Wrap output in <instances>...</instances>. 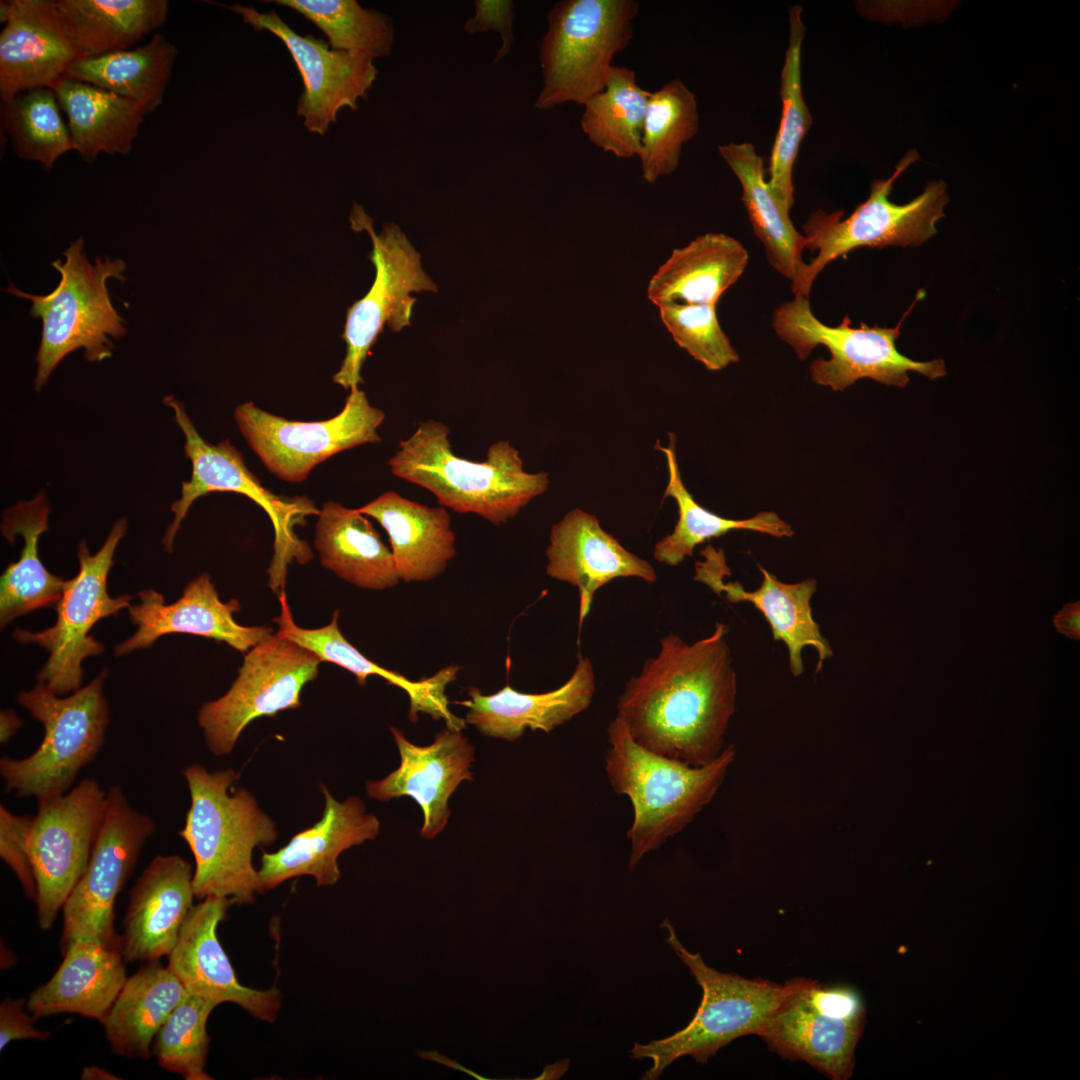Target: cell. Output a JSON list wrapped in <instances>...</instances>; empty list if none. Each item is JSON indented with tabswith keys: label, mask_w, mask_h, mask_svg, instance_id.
<instances>
[{
	"label": "cell",
	"mask_w": 1080,
	"mask_h": 1080,
	"mask_svg": "<svg viewBox=\"0 0 1080 1080\" xmlns=\"http://www.w3.org/2000/svg\"><path fill=\"white\" fill-rule=\"evenodd\" d=\"M728 628L692 644L670 633L660 651L631 677L617 702V718L641 746L691 766L705 765L725 748L735 712L737 675Z\"/></svg>",
	"instance_id": "6da1fadb"
},
{
	"label": "cell",
	"mask_w": 1080,
	"mask_h": 1080,
	"mask_svg": "<svg viewBox=\"0 0 1080 1080\" xmlns=\"http://www.w3.org/2000/svg\"><path fill=\"white\" fill-rule=\"evenodd\" d=\"M191 804L179 832L194 860L195 898L228 899L251 904L264 892L253 865L255 847L269 846L278 833L274 821L244 788H235L232 769L210 772L200 764L186 767Z\"/></svg>",
	"instance_id": "7a4b0ae2"
},
{
	"label": "cell",
	"mask_w": 1080,
	"mask_h": 1080,
	"mask_svg": "<svg viewBox=\"0 0 1080 1080\" xmlns=\"http://www.w3.org/2000/svg\"><path fill=\"white\" fill-rule=\"evenodd\" d=\"M449 434L441 421L420 422L389 459L391 472L430 491L441 506L476 514L493 525L514 518L548 489V474L525 471L508 440L491 444L484 461H472L452 451Z\"/></svg>",
	"instance_id": "3957f363"
},
{
	"label": "cell",
	"mask_w": 1080,
	"mask_h": 1080,
	"mask_svg": "<svg viewBox=\"0 0 1080 1080\" xmlns=\"http://www.w3.org/2000/svg\"><path fill=\"white\" fill-rule=\"evenodd\" d=\"M605 772L618 795L629 798L633 821L628 869L681 832L714 798L736 752L727 746L711 762L691 766L638 744L617 717L607 727Z\"/></svg>",
	"instance_id": "277c9868"
},
{
	"label": "cell",
	"mask_w": 1080,
	"mask_h": 1080,
	"mask_svg": "<svg viewBox=\"0 0 1080 1080\" xmlns=\"http://www.w3.org/2000/svg\"><path fill=\"white\" fill-rule=\"evenodd\" d=\"M661 926L668 931L667 944L689 968L703 994L694 1017L683 1029L647 1044L634 1043L630 1057L652 1061L651 1068L641 1077L645 1080L658 1079L670 1064L683 1056L706 1063L733 1040L746 1035L759 1036L802 979L796 977L778 984L720 972L709 967L699 952L691 953L684 947L667 918Z\"/></svg>",
	"instance_id": "5b68a950"
},
{
	"label": "cell",
	"mask_w": 1080,
	"mask_h": 1080,
	"mask_svg": "<svg viewBox=\"0 0 1080 1080\" xmlns=\"http://www.w3.org/2000/svg\"><path fill=\"white\" fill-rule=\"evenodd\" d=\"M107 676L104 669L66 697L41 681L19 693V704L42 724L44 736L27 757H1L0 775L6 793L40 800L62 795L71 788L80 770L96 758L104 743L109 724V707L103 694Z\"/></svg>",
	"instance_id": "8992f818"
},
{
	"label": "cell",
	"mask_w": 1080,
	"mask_h": 1080,
	"mask_svg": "<svg viewBox=\"0 0 1080 1080\" xmlns=\"http://www.w3.org/2000/svg\"><path fill=\"white\" fill-rule=\"evenodd\" d=\"M52 266L60 273L56 288L46 295L25 293L10 285L5 291L32 302L30 314L42 320L36 356L35 389L39 390L56 366L71 352L84 350L88 361L111 357L112 339L126 333L125 321L112 305L107 280L124 281L126 265L120 259L96 258L92 264L79 238Z\"/></svg>",
	"instance_id": "52a82bcc"
},
{
	"label": "cell",
	"mask_w": 1080,
	"mask_h": 1080,
	"mask_svg": "<svg viewBox=\"0 0 1080 1080\" xmlns=\"http://www.w3.org/2000/svg\"><path fill=\"white\" fill-rule=\"evenodd\" d=\"M634 0H562L548 13L540 44L542 89L535 107L584 105L600 93L613 57L633 38Z\"/></svg>",
	"instance_id": "ba28073f"
},
{
	"label": "cell",
	"mask_w": 1080,
	"mask_h": 1080,
	"mask_svg": "<svg viewBox=\"0 0 1080 1080\" xmlns=\"http://www.w3.org/2000/svg\"><path fill=\"white\" fill-rule=\"evenodd\" d=\"M919 158L910 150L887 179L873 181L868 198L843 218V211H814L804 225L805 249L818 251L792 283L795 297L809 298L812 284L830 262L860 247L919 246L937 232L949 202L943 181L928 183L924 191L906 204L889 199L896 179Z\"/></svg>",
	"instance_id": "9c48e42d"
},
{
	"label": "cell",
	"mask_w": 1080,
	"mask_h": 1080,
	"mask_svg": "<svg viewBox=\"0 0 1080 1080\" xmlns=\"http://www.w3.org/2000/svg\"><path fill=\"white\" fill-rule=\"evenodd\" d=\"M904 318L896 327H870L865 323L853 327L845 316L839 325L829 326L813 314L809 298L795 297L774 311L772 325L800 360H805L818 345L829 350L830 358L815 359L809 371L814 383L834 391H843L862 378L905 387L911 371L929 379L945 376L944 360L915 361L898 351L896 340Z\"/></svg>",
	"instance_id": "30bf717a"
},
{
	"label": "cell",
	"mask_w": 1080,
	"mask_h": 1080,
	"mask_svg": "<svg viewBox=\"0 0 1080 1080\" xmlns=\"http://www.w3.org/2000/svg\"><path fill=\"white\" fill-rule=\"evenodd\" d=\"M163 402L174 412V419L185 436V456L192 465L191 478L182 481L180 498L171 505L174 518L162 543L173 551V541L182 521L195 500L211 492H235L247 496L268 514L275 530V554L271 564V582L283 583L286 565L295 558L305 562L310 549L294 533V527L308 515H317L313 502L306 496L277 495L266 489L247 468L242 454L226 439L214 445L201 437L182 403L169 395Z\"/></svg>",
	"instance_id": "8fae6325"
},
{
	"label": "cell",
	"mask_w": 1080,
	"mask_h": 1080,
	"mask_svg": "<svg viewBox=\"0 0 1080 1080\" xmlns=\"http://www.w3.org/2000/svg\"><path fill=\"white\" fill-rule=\"evenodd\" d=\"M126 530V519L118 520L95 554H90L85 541L79 544V571L73 579L66 581L62 596L54 606L57 619L53 626L38 632L16 629L13 633L18 642L37 644L48 652L49 657L37 680L60 696L80 689L83 660L104 650L103 645L90 635L94 625L130 606L131 595L115 598L107 590L114 554Z\"/></svg>",
	"instance_id": "7c38bea8"
},
{
	"label": "cell",
	"mask_w": 1080,
	"mask_h": 1080,
	"mask_svg": "<svg viewBox=\"0 0 1080 1080\" xmlns=\"http://www.w3.org/2000/svg\"><path fill=\"white\" fill-rule=\"evenodd\" d=\"M350 222L355 231L369 234L373 245L369 257L376 274L370 290L348 308L341 335L346 354L332 379L349 391L363 383L362 366L384 326L398 332L410 325L416 302L410 293L437 291L421 266L420 254L397 225L385 224L376 234L372 219L359 205H354Z\"/></svg>",
	"instance_id": "4fadbf2b"
},
{
	"label": "cell",
	"mask_w": 1080,
	"mask_h": 1080,
	"mask_svg": "<svg viewBox=\"0 0 1080 1080\" xmlns=\"http://www.w3.org/2000/svg\"><path fill=\"white\" fill-rule=\"evenodd\" d=\"M155 830L154 821L130 805L119 785L109 788L88 865L62 908V954L78 940L120 949L121 937L114 929L115 902Z\"/></svg>",
	"instance_id": "5bb4252c"
},
{
	"label": "cell",
	"mask_w": 1080,
	"mask_h": 1080,
	"mask_svg": "<svg viewBox=\"0 0 1080 1080\" xmlns=\"http://www.w3.org/2000/svg\"><path fill=\"white\" fill-rule=\"evenodd\" d=\"M321 663L315 653L278 634L251 648L229 690L199 709L198 724L211 753L230 754L253 720L300 707L301 692L318 676Z\"/></svg>",
	"instance_id": "9a60e30c"
},
{
	"label": "cell",
	"mask_w": 1080,
	"mask_h": 1080,
	"mask_svg": "<svg viewBox=\"0 0 1080 1080\" xmlns=\"http://www.w3.org/2000/svg\"><path fill=\"white\" fill-rule=\"evenodd\" d=\"M106 795L87 777L70 791L37 800L28 836L36 882L37 921L49 930L83 875L101 828Z\"/></svg>",
	"instance_id": "2e32d148"
},
{
	"label": "cell",
	"mask_w": 1080,
	"mask_h": 1080,
	"mask_svg": "<svg viewBox=\"0 0 1080 1080\" xmlns=\"http://www.w3.org/2000/svg\"><path fill=\"white\" fill-rule=\"evenodd\" d=\"M234 417L246 442L269 472L279 479L304 481L314 467L348 449L382 441L378 428L385 413L352 389L343 409L321 421H295L269 413L253 402L235 408Z\"/></svg>",
	"instance_id": "e0dca14e"
},
{
	"label": "cell",
	"mask_w": 1080,
	"mask_h": 1080,
	"mask_svg": "<svg viewBox=\"0 0 1080 1080\" xmlns=\"http://www.w3.org/2000/svg\"><path fill=\"white\" fill-rule=\"evenodd\" d=\"M866 1022L858 993L802 978L759 1035L790 1061H803L834 1080L851 1077Z\"/></svg>",
	"instance_id": "ac0fdd59"
},
{
	"label": "cell",
	"mask_w": 1080,
	"mask_h": 1080,
	"mask_svg": "<svg viewBox=\"0 0 1080 1080\" xmlns=\"http://www.w3.org/2000/svg\"><path fill=\"white\" fill-rule=\"evenodd\" d=\"M227 8L255 31L272 33L289 51L304 85L296 112L308 131L324 135L338 113L356 110L373 86L378 70L372 57L334 50L321 38L298 34L273 9L262 13L239 3Z\"/></svg>",
	"instance_id": "d6986e66"
},
{
	"label": "cell",
	"mask_w": 1080,
	"mask_h": 1080,
	"mask_svg": "<svg viewBox=\"0 0 1080 1080\" xmlns=\"http://www.w3.org/2000/svg\"><path fill=\"white\" fill-rule=\"evenodd\" d=\"M230 905L228 899L208 897L193 906L167 966L188 994L215 1006L234 1003L259 1020L273 1022L281 1007L280 991L242 985L217 937V927Z\"/></svg>",
	"instance_id": "ffe728a7"
},
{
	"label": "cell",
	"mask_w": 1080,
	"mask_h": 1080,
	"mask_svg": "<svg viewBox=\"0 0 1080 1080\" xmlns=\"http://www.w3.org/2000/svg\"><path fill=\"white\" fill-rule=\"evenodd\" d=\"M400 754L399 767L378 781L366 783L367 795L380 802L402 796L413 798L423 813L420 835L433 839L447 825L448 801L459 784L473 781L474 747L460 730L444 728L433 743L419 746L390 726Z\"/></svg>",
	"instance_id": "44dd1931"
},
{
	"label": "cell",
	"mask_w": 1080,
	"mask_h": 1080,
	"mask_svg": "<svg viewBox=\"0 0 1080 1080\" xmlns=\"http://www.w3.org/2000/svg\"><path fill=\"white\" fill-rule=\"evenodd\" d=\"M138 596L140 602L128 608L137 630L114 647L116 656L149 648L161 636L174 633L225 642L242 653L272 635L271 627L237 623L233 613L239 611V602L234 599L222 602L208 574L194 578L172 604H166L164 597L153 589L142 590Z\"/></svg>",
	"instance_id": "7402d4cb"
},
{
	"label": "cell",
	"mask_w": 1080,
	"mask_h": 1080,
	"mask_svg": "<svg viewBox=\"0 0 1080 1080\" xmlns=\"http://www.w3.org/2000/svg\"><path fill=\"white\" fill-rule=\"evenodd\" d=\"M701 555L704 560L695 564V580L705 583L715 593L724 592L725 598L731 603L753 604L769 623L773 639L786 645L793 676H800L804 672L802 651L807 646L817 651L816 672L821 670L833 652L812 615L811 599L817 588L815 578L784 583L759 566L763 576L760 586L747 591L737 581L724 582L723 576L729 569L723 550L707 545Z\"/></svg>",
	"instance_id": "603a6c76"
},
{
	"label": "cell",
	"mask_w": 1080,
	"mask_h": 1080,
	"mask_svg": "<svg viewBox=\"0 0 1080 1080\" xmlns=\"http://www.w3.org/2000/svg\"><path fill=\"white\" fill-rule=\"evenodd\" d=\"M193 868L179 855H157L129 893L121 954L128 962L168 956L193 908Z\"/></svg>",
	"instance_id": "cb8c5ba5"
},
{
	"label": "cell",
	"mask_w": 1080,
	"mask_h": 1080,
	"mask_svg": "<svg viewBox=\"0 0 1080 1080\" xmlns=\"http://www.w3.org/2000/svg\"><path fill=\"white\" fill-rule=\"evenodd\" d=\"M546 556L547 574L578 588L580 626L597 590L613 579L657 580L649 562L625 549L595 515L577 508L552 526Z\"/></svg>",
	"instance_id": "d4e9b609"
},
{
	"label": "cell",
	"mask_w": 1080,
	"mask_h": 1080,
	"mask_svg": "<svg viewBox=\"0 0 1080 1080\" xmlns=\"http://www.w3.org/2000/svg\"><path fill=\"white\" fill-rule=\"evenodd\" d=\"M321 791L325 799L321 819L276 852H263L258 870L263 891L305 875L312 876L318 886L334 885L340 877L339 855L377 837L379 820L366 812L360 798L353 796L340 802L324 785Z\"/></svg>",
	"instance_id": "484cf974"
},
{
	"label": "cell",
	"mask_w": 1080,
	"mask_h": 1080,
	"mask_svg": "<svg viewBox=\"0 0 1080 1080\" xmlns=\"http://www.w3.org/2000/svg\"><path fill=\"white\" fill-rule=\"evenodd\" d=\"M8 2L0 33L1 101L31 88L51 87L78 60L54 0Z\"/></svg>",
	"instance_id": "4316f807"
},
{
	"label": "cell",
	"mask_w": 1080,
	"mask_h": 1080,
	"mask_svg": "<svg viewBox=\"0 0 1080 1080\" xmlns=\"http://www.w3.org/2000/svg\"><path fill=\"white\" fill-rule=\"evenodd\" d=\"M595 693V673L588 657L580 656L571 677L545 693H523L508 684L494 694L468 689V699L454 703L468 709L465 721L482 735L513 741L526 729L549 733L585 711Z\"/></svg>",
	"instance_id": "83f0119b"
},
{
	"label": "cell",
	"mask_w": 1080,
	"mask_h": 1080,
	"mask_svg": "<svg viewBox=\"0 0 1080 1080\" xmlns=\"http://www.w3.org/2000/svg\"><path fill=\"white\" fill-rule=\"evenodd\" d=\"M279 602L281 612L274 619L279 627L276 634L312 651L322 662H331L348 670L355 675L359 685H364L369 676L377 675L401 688L409 697L408 717L412 722H417L418 713L422 712L434 720H444L449 729L461 731L466 727L465 719L454 715L449 709L445 693L447 685L456 680L460 666L449 665L431 677L412 681L397 671L371 661L348 642L338 626L339 610L334 611L329 624L306 629L294 622L284 591L279 594Z\"/></svg>",
	"instance_id": "f1b7e54d"
},
{
	"label": "cell",
	"mask_w": 1080,
	"mask_h": 1080,
	"mask_svg": "<svg viewBox=\"0 0 1080 1080\" xmlns=\"http://www.w3.org/2000/svg\"><path fill=\"white\" fill-rule=\"evenodd\" d=\"M62 955L53 976L29 994L27 1011L35 1019L72 1013L102 1022L127 980L121 950L78 940Z\"/></svg>",
	"instance_id": "f546056e"
},
{
	"label": "cell",
	"mask_w": 1080,
	"mask_h": 1080,
	"mask_svg": "<svg viewBox=\"0 0 1080 1080\" xmlns=\"http://www.w3.org/2000/svg\"><path fill=\"white\" fill-rule=\"evenodd\" d=\"M357 510L376 520L388 534L400 580H431L456 555L451 516L443 506L429 507L387 491Z\"/></svg>",
	"instance_id": "4dcf8cb0"
},
{
	"label": "cell",
	"mask_w": 1080,
	"mask_h": 1080,
	"mask_svg": "<svg viewBox=\"0 0 1080 1080\" xmlns=\"http://www.w3.org/2000/svg\"><path fill=\"white\" fill-rule=\"evenodd\" d=\"M746 248L722 233H707L675 249L659 267L647 287L648 298L665 303L716 305L723 293L743 274Z\"/></svg>",
	"instance_id": "1f68e13d"
},
{
	"label": "cell",
	"mask_w": 1080,
	"mask_h": 1080,
	"mask_svg": "<svg viewBox=\"0 0 1080 1080\" xmlns=\"http://www.w3.org/2000/svg\"><path fill=\"white\" fill-rule=\"evenodd\" d=\"M317 517L314 545L323 567L363 589L384 590L398 584L391 550L368 516L328 501Z\"/></svg>",
	"instance_id": "d6a6232c"
},
{
	"label": "cell",
	"mask_w": 1080,
	"mask_h": 1080,
	"mask_svg": "<svg viewBox=\"0 0 1080 1080\" xmlns=\"http://www.w3.org/2000/svg\"><path fill=\"white\" fill-rule=\"evenodd\" d=\"M68 118L74 151L87 163L101 153L131 152L147 113L138 103L89 83L62 77L50 87Z\"/></svg>",
	"instance_id": "836d02e7"
},
{
	"label": "cell",
	"mask_w": 1080,
	"mask_h": 1080,
	"mask_svg": "<svg viewBox=\"0 0 1080 1080\" xmlns=\"http://www.w3.org/2000/svg\"><path fill=\"white\" fill-rule=\"evenodd\" d=\"M50 506L44 492L32 500L20 501L3 513L1 531L11 543L16 536L24 541L20 558L10 563L1 575V627L31 611L54 607L62 596L66 581L51 574L38 554L40 536L48 529Z\"/></svg>",
	"instance_id": "e575fe53"
},
{
	"label": "cell",
	"mask_w": 1080,
	"mask_h": 1080,
	"mask_svg": "<svg viewBox=\"0 0 1080 1080\" xmlns=\"http://www.w3.org/2000/svg\"><path fill=\"white\" fill-rule=\"evenodd\" d=\"M187 991L159 960L127 977L101 1022L113 1052L127 1059L148 1060L153 1039Z\"/></svg>",
	"instance_id": "d590c367"
},
{
	"label": "cell",
	"mask_w": 1080,
	"mask_h": 1080,
	"mask_svg": "<svg viewBox=\"0 0 1080 1080\" xmlns=\"http://www.w3.org/2000/svg\"><path fill=\"white\" fill-rule=\"evenodd\" d=\"M78 59L131 49L166 22L167 0H54Z\"/></svg>",
	"instance_id": "8d00e7d4"
},
{
	"label": "cell",
	"mask_w": 1080,
	"mask_h": 1080,
	"mask_svg": "<svg viewBox=\"0 0 1080 1080\" xmlns=\"http://www.w3.org/2000/svg\"><path fill=\"white\" fill-rule=\"evenodd\" d=\"M718 150L741 183L744 206L755 235L765 247L769 264L792 283L796 282L807 264L802 258L805 238L794 227L789 209L765 180L761 156L751 143H730L719 146Z\"/></svg>",
	"instance_id": "74e56055"
},
{
	"label": "cell",
	"mask_w": 1080,
	"mask_h": 1080,
	"mask_svg": "<svg viewBox=\"0 0 1080 1080\" xmlns=\"http://www.w3.org/2000/svg\"><path fill=\"white\" fill-rule=\"evenodd\" d=\"M177 55L176 45L156 33L136 48L78 59L64 77L132 100L149 115L164 101Z\"/></svg>",
	"instance_id": "f35d334b"
},
{
	"label": "cell",
	"mask_w": 1080,
	"mask_h": 1080,
	"mask_svg": "<svg viewBox=\"0 0 1080 1080\" xmlns=\"http://www.w3.org/2000/svg\"><path fill=\"white\" fill-rule=\"evenodd\" d=\"M669 444L656 448L666 456L669 480L664 498L671 497L678 507V520L673 531L659 540L654 547V558L663 564L677 566L692 556L697 545L718 538L730 531L746 530L773 537H792L791 525L775 512L762 511L747 519H729L702 507L685 487L679 470L673 433H668Z\"/></svg>",
	"instance_id": "ab89813d"
},
{
	"label": "cell",
	"mask_w": 1080,
	"mask_h": 1080,
	"mask_svg": "<svg viewBox=\"0 0 1080 1080\" xmlns=\"http://www.w3.org/2000/svg\"><path fill=\"white\" fill-rule=\"evenodd\" d=\"M650 94L637 84L633 70L613 65L604 89L584 104L583 132L616 157L638 156Z\"/></svg>",
	"instance_id": "60d3db41"
},
{
	"label": "cell",
	"mask_w": 1080,
	"mask_h": 1080,
	"mask_svg": "<svg viewBox=\"0 0 1080 1080\" xmlns=\"http://www.w3.org/2000/svg\"><path fill=\"white\" fill-rule=\"evenodd\" d=\"M800 6L789 7V40L781 72L782 115L773 144L768 182L773 194L790 210L794 204L792 173L800 144L812 124L801 82V47L804 24Z\"/></svg>",
	"instance_id": "b9f144b4"
},
{
	"label": "cell",
	"mask_w": 1080,
	"mask_h": 1080,
	"mask_svg": "<svg viewBox=\"0 0 1080 1080\" xmlns=\"http://www.w3.org/2000/svg\"><path fill=\"white\" fill-rule=\"evenodd\" d=\"M695 95L676 78L650 94L638 154L644 179L653 183L673 173L683 144L698 132Z\"/></svg>",
	"instance_id": "7bdbcfd3"
},
{
	"label": "cell",
	"mask_w": 1080,
	"mask_h": 1080,
	"mask_svg": "<svg viewBox=\"0 0 1080 1080\" xmlns=\"http://www.w3.org/2000/svg\"><path fill=\"white\" fill-rule=\"evenodd\" d=\"M0 120L15 154L40 163L46 171L58 158L74 150L57 97L50 87L31 88L1 101Z\"/></svg>",
	"instance_id": "ee69618b"
},
{
	"label": "cell",
	"mask_w": 1080,
	"mask_h": 1080,
	"mask_svg": "<svg viewBox=\"0 0 1080 1080\" xmlns=\"http://www.w3.org/2000/svg\"><path fill=\"white\" fill-rule=\"evenodd\" d=\"M262 3L296 11L316 25L334 50L366 54L373 59L390 55L394 43L392 20L355 0H274Z\"/></svg>",
	"instance_id": "f6af8a7d"
},
{
	"label": "cell",
	"mask_w": 1080,
	"mask_h": 1080,
	"mask_svg": "<svg viewBox=\"0 0 1080 1080\" xmlns=\"http://www.w3.org/2000/svg\"><path fill=\"white\" fill-rule=\"evenodd\" d=\"M216 1006L187 994L160 1027L152 1042L158 1064L186 1080H211L206 1072L207 1020Z\"/></svg>",
	"instance_id": "bcb514c9"
},
{
	"label": "cell",
	"mask_w": 1080,
	"mask_h": 1080,
	"mask_svg": "<svg viewBox=\"0 0 1080 1080\" xmlns=\"http://www.w3.org/2000/svg\"><path fill=\"white\" fill-rule=\"evenodd\" d=\"M659 310L674 341L708 370H721L739 361L718 322L716 305L665 303Z\"/></svg>",
	"instance_id": "7dc6e473"
},
{
	"label": "cell",
	"mask_w": 1080,
	"mask_h": 1080,
	"mask_svg": "<svg viewBox=\"0 0 1080 1080\" xmlns=\"http://www.w3.org/2000/svg\"><path fill=\"white\" fill-rule=\"evenodd\" d=\"M30 815H17L0 805V857L13 871L24 894L35 901L36 882L28 852Z\"/></svg>",
	"instance_id": "c3c4849f"
},
{
	"label": "cell",
	"mask_w": 1080,
	"mask_h": 1080,
	"mask_svg": "<svg viewBox=\"0 0 1080 1080\" xmlns=\"http://www.w3.org/2000/svg\"><path fill=\"white\" fill-rule=\"evenodd\" d=\"M474 6L475 14L465 22L463 30L470 34L489 30L498 32L501 45L493 64L498 63L510 53L514 43V3L510 0H476Z\"/></svg>",
	"instance_id": "681fc988"
},
{
	"label": "cell",
	"mask_w": 1080,
	"mask_h": 1080,
	"mask_svg": "<svg viewBox=\"0 0 1080 1080\" xmlns=\"http://www.w3.org/2000/svg\"><path fill=\"white\" fill-rule=\"evenodd\" d=\"M23 998H6L0 1005V1050L14 1040L35 1039L44 1041L51 1035L35 1027V1018L26 1013Z\"/></svg>",
	"instance_id": "f907efd6"
},
{
	"label": "cell",
	"mask_w": 1080,
	"mask_h": 1080,
	"mask_svg": "<svg viewBox=\"0 0 1080 1080\" xmlns=\"http://www.w3.org/2000/svg\"><path fill=\"white\" fill-rule=\"evenodd\" d=\"M1057 631L1072 640L1080 639V601L1065 604L1052 618Z\"/></svg>",
	"instance_id": "816d5d0a"
},
{
	"label": "cell",
	"mask_w": 1080,
	"mask_h": 1080,
	"mask_svg": "<svg viewBox=\"0 0 1080 1080\" xmlns=\"http://www.w3.org/2000/svg\"><path fill=\"white\" fill-rule=\"evenodd\" d=\"M21 726L14 710L4 709L0 714V742L6 744Z\"/></svg>",
	"instance_id": "f5cc1de1"
},
{
	"label": "cell",
	"mask_w": 1080,
	"mask_h": 1080,
	"mask_svg": "<svg viewBox=\"0 0 1080 1080\" xmlns=\"http://www.w3.org/2000/svg\"><path fill=\"white\" fill-rule=\"evenodd\" d=\"M81 1078L82 1079H101V1080L119 1079L118 1077L113 1075L111 1072L105 1070L104 1068H99V1067H96V1066L84 1067L83 1070H82Z\"/></svg>",
	"instance_id": "db71d44e"
}]
</instances>
